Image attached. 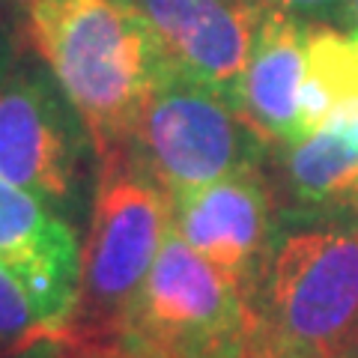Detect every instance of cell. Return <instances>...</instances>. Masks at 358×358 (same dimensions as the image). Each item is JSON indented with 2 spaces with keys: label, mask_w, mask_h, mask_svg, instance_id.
Segmentation results:
<instances>
[{
  "label": "cell",
  "mask_w": 358,
  "mask_h": 358,
  "mask_svg": "<svg viewBox=\"0 0 358 358\" xmlns=\"http://www.w3.org/2000/svg\"><path fill=\"white\" fill-rule=\"evenodd\" d=\"M13 72V51H9V42L3 39V33H0V87Z\"/></svg>",
  "instance_id": "15"
},
{
  "label": "cell",
  "mask_w": 358,
  "mask_h": 358,
  "mask_svg": "<svg viewBox=\"0 0 358 358\" xmlns=\"http://www.w3.org/2000/svg\"><path fill=\"white\" fill-rule=\"evenodd\" d=\"M281 179L301 209L358 215V114L284 143Z\"/></svg>",
  "instance_id": "11"
},
{
  "label": "cell",
  "mask_w": 358,
  "mask_h": 358,
  "mask_svg": "<svg viewBox=\"0 0 358 358\" xmlns=\"http://www.w3.org/2000/svg\"><path fill=\"white\" fill-rule=\"evenodd\" d=\"M15 3H21V6H27V9H30V6H36L39 0H15Z\"/></svg>",
  "instance_id": "18"
},
{
  "label": "cell",
  "mask_w": 358,
  "mask_h": 358,
  "mask_svg": "<svg viewBox=\"0 0 358 358\" xmlns=\"http://www.w3.org/2000/svg\"><path fill=\"white\" fill-rule=\"evenodd\" d=\"M36 358H81V355H75V352L69 350V346H66V352H57V350H45V343H42Z\"/></svg>",
  "instance_id": "17"
},
{
  "label": "cell",
  "mask_w": 358,
  "mask_h": 358,
  "mask_svg": "<svg viewBox=\"0 0 358 358\" xmlns=\"http://www.w3.org/2000/svg\"><path fill=\"white\" fill-rule=\"evenodd\" d=\"M266 13H281L310 27V21H341L350 0H257Z\"/></svg>",
  "instance_id": "14"
},
{
  "label": "cell",
  "mask_w": 358,
  "mask_h": 358,
  "mask_svg": "<svg viewBox=\"0 0 358 358\" xmlns=\"http://www.w3.org/2000/svg\"><path fill=\"white\" fill-rule=\"evenodd\" d=\"M30 33L81 117L96 155L122 147L138 110L171 69L131 0H39Z\"/></svg>",
  "instance_id": "1"
},
{
  "label": "cell",
  "mask_w": 358,
  "mask_h": 358,
  "mask_svg": "<svg viewBox=\"0 0 358 358\" xmlns=\"http://www.w3.org/2000/svg\"><path fill=\"white\" fill-rule=\"evenodd\" d=\"M275 197L260 167L230 173L173 200V230L251 305L272 257Z\"/></svg>",
  "instance_id": "7"
},
{
  "label": "cell",
  "mask_w": 358,
  "mask_h": 358,
  "mask_svg": "<svg viewBox=\"0 0 358 358\" xmlns=\"http://www.w3.org/2000/svg\"><path fill=\"white\" fill-rule=\"evenodd\" d=\"M308 33V24L281 13H266L257 30L236 108L266 147L299 141Z\"/></svg>",
  "instance_id": "10"
},
{
  "label": "cell",
  "mask_w": 358,
  "mask_h": 358,
  "mask_svg": "<svg viewBox=\"0 0 358 358\" xmlns=\"http://www.w3.org/2000/svg\"><path fill=\"white\" fill-rule=\"evenodd\" d=\"M167 66L236 105L266 9L257 0H131Z\"/></svg>",
  "instance_id": "8"
},
{
  "label": "cell",
  "mask_w": 358,
  "mask_h": 358,
  "mask_svg": "<svg viewBox=\"0 0 358 358\" xmlns=\"http://www.w3.org/2000/svg\"><path fill=\"white\" fill-rule=\"evenodd\" d=\"M90 134L60 84L45 72H9L0 87V176L54 212L75 215L84 200Z\"/></svg>",
  "instance_id": "6"
},
{
  "label": "cell",
  "mask_w": 358,
  "mask_h": 358,
  "mask_svg": "<svg viewBox=\"0 0 358 358\" xmlns=\"http://www.w3.org/2000/svg\"><path fill=\"white\" fill-rule=\"evenodd\" d=\"M341 24H343V30L358 33V0H350V3H346V13L341 18Z\"/></svg>",
  "instance_id": "16"
},
{
  "label": "cell",
  "mask_w": 358,
  "mask_h": 358,
  "mask_svg": "<svg viewBox=\"0 0 358 358\" xmlns=\"http://www.w3.org/2000/svg\"><path fill=\"white\" fill-rule=\"evenodd\" d=\"M171 227L173 200L129 143L102 155L81 254L78 301L60 338L75 355H117L129 308Z\"/></svg>",
  "instance_id": "2"
},
{
  "label": "cell",
  "mask_w": 358,
  "mask_h": 358,
  "mask_svg": "<svg viewBox=\"0 0 358 358\" xmlns=\"http://www.w3.org/2000/svg\"><path fill=\"white\" fill-rule=\"evenodd\" d=\"M248 310L245 358L358 352V215L284 236L272 248Z\"/></svg>",
  "instance_id": "3"
},
{
  "label": "cell",
  "mask_w": 358,
  "mask_h": 358,
  "mask_svg": "<svg viewBox=\"0 0 358 358\" xmlns=\"http://www.w3.org/2000/svg\"><path fill=\"white\" fill-rule=\"evenodd\" d=\"M352 114H358V33L310 27L299 105V138Z\"/></svg>",
  "instance_id": "12"
},
{
  "label": "cell",
  "mask_w": 358,
  "mask_h": 358,
  "mask_svg": "<svg viewBox=\"0 0 358 358\" xmlns=\"http://www.w3.org/2000/svg\"><path fill=\"white\" fill-rule=\"evenodd\" d=\"M0 263L24 281L63 338L78 301L81 251L69 221L0 176Z\"/></svg>",
  "instance_id": "9"
},
{
  "label": "cell",
  "mask_w": 358,
  "mask_h": 358,
  "mask_svg": "<svg viewBox=\"0 0 358 358\" xmlns=\"http://www.w3.org/2000/svg\"><path fill=\"white\" fill-rule=\"evenodd\" d=\"M126 143L171 200L260 167L266 150L230 99L173 69L143 99Z\"/></svg>",
  "instance_id": "5"
},
{
  "label": "cell",
  "mask_w": 358,
  "mask_h": 358,
  "mask_svg": "<svg viewBox=\"0 0 358 358\" xmlns=\"http://www.w3.org/2000/svg\"><path fill=\"white\" fill-rule=\"evenodd\" d=\"M350 358H358V352H352V355H350Z\"/></svg>",
  "instance_id": "19"
},
{
  "label": "cell",
  "mask_w": 358,
  "mask_h": 358,
  "mask_svg": "<svg viewBox=\"0 0 358 358\" xmlns=\"http://www.w3.org/2000/svg\"><path fill=\"white\" fill-rule=\"evenodd\" d=\"M251 310L171 227L134 296L117 358H245Z\"/></svg>",
  "instance_id": "4"
},
{
  "label": "cell",
  "mask_w": 358,
  "mask_h": 358,
  "mask_svg": "<svg viewBox=\"0 0 358 358\" xmlns=\"http://www.w3.org/2000/svg\"><path fill=\"white\" fill-rule=\"evenodd\" d=\"M45 341H60L24 281L0 263V352H21Z\"/></svg>",
  "instance_id": "13"
}]
</instances>
